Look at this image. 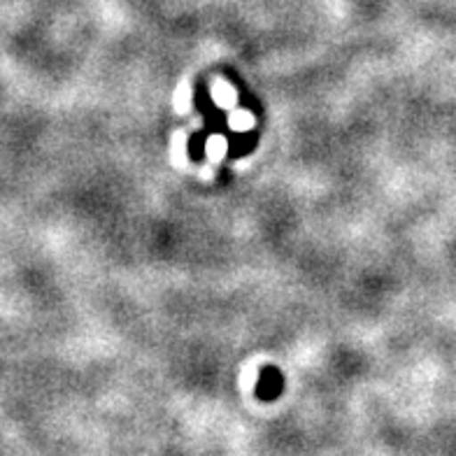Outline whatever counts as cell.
I'll use <instances>...</instances> for the list:
<instances>
[{"instance_id": "1", "label": "cell", "mask_w": 456, "mask_h": 456, "mask_svg": "<svg viewBox=\"0 0 456 456\" xmlns=\"http://www.w3.org/2000/svg\"><path fill=\"white\" fill-rule=\"evenodd\" d=\"M280 387H282V379H280V372L265 370L264 378H261V385H258V396L271 401L280 394Z\"/></svg>"}]
</instances>
